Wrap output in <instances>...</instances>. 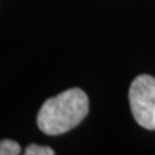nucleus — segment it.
<instances>
[{"label": "nucleus", "mask_w": 155, "mask_h": 155, "mask_svg": "<svg viewBox=\"0 0 155 155\" xmlns=\"http://www.w3.org/2000/svg\"><path fill=\"white\" fill-rule=\"evenodd\" d=\"M21 153V146L12 140L0 141V155H18Z\"/></svg>", "instance_id": "7ed1b4c3"}, {"label": "nucleus", "mask_w": 155, "mask_h": 155, "mask_svg": "<svg viewBox=\"0 0 155 155\" xmlns=\"http://www.w3.org/2000/svg\"><path fill=\"white\" fill-rule=\"evenodd\" d=\"M128 97L136 122L145 129L155 130V78L138 75L130 84Z\"/></svg>", "instance_id": "f03ea898"}, {"label": "nucleus", "mask_w": 155, "mask_h": 155, "mask_svg": "<svg viewBox=\"0 0 155 155\" xmlns=\"http://www.w3.org/2000/svg\"><path fill=\"white\" fill-rule=\"evenodd\" d=\"M88 96L80 88H71L47 100L39 110L36 122L43 133L58 136L79 125L88 115Z\"/></svg>", "instance_id": "f257e3e1"}, {"label": "nucleus", "mask_w": 155, "mask_h": 155, "mask_svg": "<svg viewBox=\"0 0 155 155\" xmlns=\"http://www.w3.org/2000/svg\"><path fill=\"white\" fill-rule=\"evenodd\" d=\"M25 154L26 155H53L54 151L48 146H41V145L31 143L25 149Z\"/></svg>", "instance_id": "20e7f679"}]
</instances>
